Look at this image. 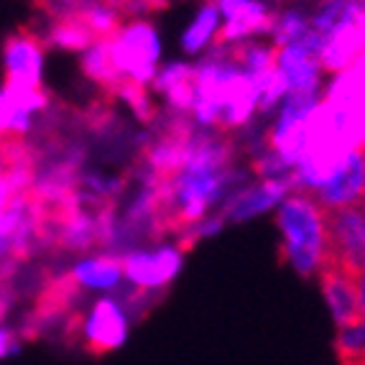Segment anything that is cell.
Instances as JSON below:
<instances>
[{
	"mask_svg": "<svg viewBox=\"0 0 365 365\" xmlns=\"http://www.w3.org/2000/svg\"><path fill=\"white\" fill-rule=\"evenodd\" d=\"M79 342L87 353L105 355L113 353L123 342L128 340V314L120 307V302L113 297L98 299L90 307L87 317L79 319Z\"/></svg>",
	"mask_w": 365,
	"mask_h": 365,
	"instance_id": "obj_5",
	"label": "cell"
},
{
	"mask_svg": "<svg viewBox=\"0 0 365 365\" xmlns=\"http://www.w3.org/2000/svg\"><path fill=\"white\" fill-rule=\"evenodd\" d=\"M232 156L235 146L222 130H195L184 164L161 182H146L153 192V235L195 230L227 184L237 179Z\"/></svg>",
	"mask_w": 365,
	"mask_h": 365,
	"instance_id": "obj_1",
	"label": "cell"
},
{
	"mask_svg": "<svg viewBox=\"0 0 365 365\" xmlns=\"http://www.w3.org/2000/svg\"><path fill=\"white\" fill-rule=\"evenodd\" d=\"M276 49H279L276 67L287 79L289 92H317L322 67H319V59H317L314 51L302 41L276 46Z\"/></svg>",
	"mask_w": 365,
	"mask_h": 365,
	"instance_id": "obj_11",
	"label": "cell"
},
{
	"mask_svg": "<svg viewBox=\"0 0 365 365\" xmlns=\"http://www.w3.org/2000/svg\"><path fill=\"white\" fill-rule=\"evenodd\" d=\"M365 192V153L353 151L342 161V166L335 171V177L329 179L324 187L314 192V200L319 202V207L332 210V207H347V205H358L360 197Z\"/></svg>",
	"mask_w": 365,
	"mask_h": 365,
	"instance_id": "obj_9",
	"label": "cell"
},
{
	"mask_svg": "<svg viewBox=\"0 0 365 365\" xmlns=\"http://www.w3.org/2000/svg\"><path fill=\"white\" fill-rule=\"evenodd\" d=\"M322 263L340 268L353 279L365 271V212L358 205L324 210Z\"/></svg>",
	"mask_w": 365,
	"mask_h": 365,
	"instance_id": "obj_4",
	"label": "cell"
},
{
	"mask_svg": "<svg viewBox=\"0 0 365 365\" xmlns=\"http://www.w3.org/2000/svg\"><path fill=\"white\" fill-rule=\"evenodd\" d=\"M319 281H322V292L327 299L332 317H335L337 327H350L363 319L358 302V289H355V279L340 268L322 263L319 266Z\"/></svg>",
	"mask_w": 365,
	"mask_h": 365,
	"instance_id": "obj_10",
	"label": "cell"
},
{
	"mask_svg": "<svg viewBox=\"0 0 365 365\" xmlns=\"http://www.w3.org/2000/svg\"><path fill=\"white\" fill-rule=\"evenodd\" d=\"M49 108L43 87H0V138H21L34 130L36 118Z\"/></svg>",
	"mask_w": 365,
	"mask_h": 365,
	"instance_id": "obj_6",
	"label": "cell"
},
{
	"mask_svg": "<svg viewBox=\"0 0 365 365\" xmlns=\"http://www.w3.org/2000/svg\"><path fill=\"white\" fill-rule=\"evenodd\" d=\"M43 36L21 29L3 43V72L6 85L41 87L43 79Z\"/></svg>",
	"mask_w": 365,
	"mask_h": 365,
	"instance_id": "obj_7",
	"label": "cell"
},
{
	"mask_svg": "<svg viewBox=\"0 0 365 365\" xmlns=\"http://www.w3.org/2000/svg\"><path fill=\"white\" fill-rule=\"evenodd\" d=\"M217 19H220L217 3H215V0H207V3L200 8V13H197L195 24L184 31L182 46L187 54H197L202 46H207V43L212 41L215 31H217Z\"/></svg>",
	"mask_w": 365,
	"mask_h": 365,
	"instance_id": "obj_14",
	"label": "cell"
},
{
	"mask_svg": "<svg viewBox=\"0 0 365 365\" xmlns=\"http://www.w3.org/2000/svg\"><path fill=\"white\" fill-rule=\"evenodd\" d=\"M279 230L284 235L281 258L299 276L319 274L324 258V210L307 192L284 197L279 207Z\"/></svg>",
	"mask_w": 365,
	"mask_h": 365,
	"instance_id": "obj_2",
	"label": "cell"
},
{
	"mask_svg": "<svg viewBox=\"0 0 365 365\" xmlns=\"http://www.w3.org/2000/svg\"><path fill=\"white\" fill-rule=\"evenodd\" d=\"M69 279L77 289L87 292H110L115 289L123 279V258L120 256H90L82 258L72 266Z\"/></svg>",
	"mask_w": 365,
	"mask_h": 365,
	"instance_id": "obj_12",
	"label": "cell"
},
{
	"mask_svg": "<svg viewBox=\"0 0 365 365\" xmlns=\"http://www.w3.org/2000/svg\"><path fill=\"white\" fill-rule=\"evenodd\" d=\"M156 90L161 92L169 103V108L174 113H192L195 105V92H197V79H195V67L187 64H171L164 72L153 79Z\"/></svg>",
	"mask_w": 365,
	"mask_h": 365,
	"instance_id": "obj_13",
	"label": "cell"
},
{
	"mask_svg": "<svg viewBox=\"0 0 365 365\" xmlns=\"http://www.w3.org/2000/svg\"><path fill=\"white\" fill-rule=\"evenodd\" d=\"M21 340L16 337L13 329H8L6 324H0V360L6 358H16L21 353Z\"/></svg>",
	"mask_w": 365,
	"mask_h": 365,
	"instance_id": "obj_16",
	"label": "cell"
},
{
	"mask_svg": "<svg viewBox=\"0 0 365 365\" xmlns=\"http://www.w3.org/2000/svg\"><path fill=\"white\" fill-rule=\"evenodd\" d=\"M0 307H3V297H0ZM0 314H3V309H0Z\"/></svg>",
	"mask_w": 365,
	"mask_h": 365,
	"instance_id": "obj_18",
	"label": "cell"
},
{
	"mask_svg": "<svg viewBox=\"0 0 365 365\" xmlns=\"http://www.w3.org/2000/svg\"><path fill=\"white\" fill-rule=\"evenodd\" d=\"M8 166V138H0V174Z\"/></svg>",
	"mask_w": 365,
	"mask_h": 365,
	"instance_id": "obj_17",
	"label": "cell"
},
{
	"mask_svg": "<svg viewBox=\"0 0 365 365\" xmlns=\"http://www.w3.org/2000/svg\"><path fill=\"white\" fill-rule=\"evenodd\" d=\"M43 41H49L51 46H59V49H69V51H85L90 43H95L98 38L92 36L85 26L79 24L77 19H61L54 21L46 34Z\"/></svg>",
	"mask_w": 365,
	"mask_h": 365,
	"instance_id": "obj_15",
	"label": "cell"
},
{
	"mask_svg": "<svg viewBox=\"0 0 365 365\" xmlns=\"http://www.w3.org/2000/svg\"><path fill=\"white\" fill-rule=\"evenodd\" d=\"M110 59L128 85L148 87L156 77L158 36L146 19L123 24L115 36L108 38Z\"/></svg>",
	"mask_w": 365,
	"mask_h": 365,
	"instance_id": "obj_3",
	"label": "cell"
},
{
	"mask_svg": "<svg viewBox=\"0 0 365 365\" xmlns=\"http://www.w3.org/2000/svg\"><path fill=\"white\" fill-rule=\"evenodd\" d=\"M358 3H360V6H363V8H365V0H358Z\"/></svg>",
	"mask_w": 365,
	"mask_h": 365,
	"instance_id": "obj_19",
	"label": "cell"
},
{
	"mask_svg": "<svg viewBox=\"0 0 365 365\" xmlns=\"http://www.w3.org/2000/svg\"><path fill=\"white\" fill-rule=\"evenodd\" d=\"M120 258H123V276L135 289H143V292L169 287L171 279L179 274V266H182V250L166 248V245L153 250V253L133 250V253Z\"/></svg>",
	"mask_w": 365,
	"mask_h": 365,
	"instance_id": "obj_8",
	"label": "cell"
}]
</instances>
